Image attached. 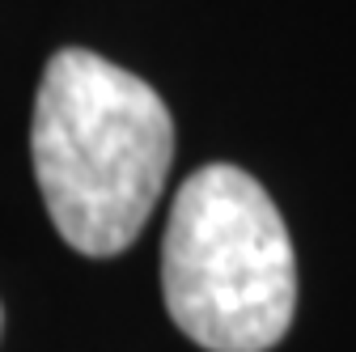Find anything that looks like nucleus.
Returning <instances> with one entry per match:
<instances>
[{
	"label": "nucleus",
	"mask_w": 356,
	"mask_h": 352,
	"mask_svg": "<svg viewBox=\"0 0 356 352\" xmlns=\"http://www.w3.org/2000/svg\"><path fill=\"white\" fill-rule=\"evenodd\" d=\"M30 157L60 238L89 259H111L140 238L161 200L174 119L136 72L64 47L34 98Z\"/></svg>",
	"instance_id": "1"
},
{
	"label": "nucleus",
	"mask_w": 356,
	"mask_h": 352,
	"mask_svg": "<svg viewBox=\"0 0 356 352\" xmlns=\"http://www.w3.org/2000/svg\"><path fill=\"white\" fill-rule=\"evenodd\" d=\"M165 310L208 352L276 348L297 310L284 216L246 170L212 161L178 187L161 238Z\"/></svg>",
	"instance_id": "2"
}]
</instances>
